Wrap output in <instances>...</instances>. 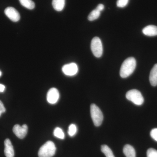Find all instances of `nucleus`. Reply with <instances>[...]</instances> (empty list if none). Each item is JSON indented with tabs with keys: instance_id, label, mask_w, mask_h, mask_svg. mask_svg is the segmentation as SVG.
Wrapping results in <instances>:
<instances>
[{
	"instance_id": "5701e85b",
	"label": "nucleus",
	"mask_w": 157,
	"mask_h": 157,
	"mask_svg": "<svg viewBox=\"0 0 157 157\" xmlns=\"http://www.w3.org/2000/svg\"><path fill=\"white\" fill-rule=\"evenodd\" d=\"M6 109L3 104L2 102L0 101V117L2 115V113L6 112Z\"/></svg>"
},
{
	"instance_id": "20e7f679",
	"label": "nucleus",
	"mask_w": 157,
	"mask_h": 157,
	"mask_svg": "<svg viewBox=\"0 0 157 157\" xmlns=\"http://www.w3.org/2000/svg\"><path fill=\"white\" fill-rule=\"evenodd\" d=\"M127 99L132 101L136 105H141L144 102V99L141 93L137 90H132L128 91L126 94Z\"/></svg>"
},
{
	"instance_id": "a878e982",
	"label": "nucleus",
	"mask_w": 157,
	"mask_h": 157,
	"mask_svg": "<svg viewBox=\"0 0 157 157\" xmlns=\"http://www.w3.org/2000/svg\"><path fill=\"white\" fill-rule=\"evenodd\" d=\"M2 72H1V71H0V77H1V76H2Z\"/></svg>"
},
{
	"instance_id": "dca6fc26",
	"label": "nucleus",
	"mask_w": 157,
	"mask_h": 157,
	"mask_svg": "<svg viewBox=\"0 0 157 157\" xmlns=\"http://www.w3.org/2000/svg\"><path fill=\"white\" fill-rule=\"evenodd\" d=\"M101 151L105 155L106 157H115L111 149L107 145H102L101 147Z\"/></svg>"
},
{
	"instance_id": "2eb2a0df",
	"label": "nucleus",
	"mask_w": 157,
	"mask_h": 157,
	"mask_svg": "<svg viewBox=\"0 0 157 157\" xmlns=\"http://www.w3.org/2000/svg\"><path fill=\"white\" fill-rule=\"evenodd\" d=\"M21 4L26 9L32 10L35 7V3L32 0H19Z\"/></svg>"
},
{
	"instance_id": "ddd939ff",
	"label": "nucleus",
	"mask_w": 157,
	"mask_h": 157,
	"mask_svg": "<svg viewBox=\"0 0 157 157\" xmlns=\"http://www.w3.org/2000/svg\"><path fill=\"white\" fill-rule=\"evenodd\" d=\"M123 152L126 157H136L135 149L129 144H126L124 146Z\"/></svg>"
},
{
	"instance_id": "f8f14e48",
	"label": "nucleus",
	"mask_w": 157,
	"mask_h": 157,
	"mask_svg": "<svg viewBox=\"0 0 157 157\" xmlns=\"http://www.w3.org/2000/svg\"><path fill=\"white\" fill-rule=\"evenodd\" d=\"M149 81L152 86L157 85V64H156L151 69L150 73Z\"/></svg>"
},
{
	"instance_id": "f03ea898",
	"label": "nucleus",
	"mask_w": 157,
	"mask_h": 157,
	"mask_svg": "<svg viewBox=\"0 0 157 157\" xmlns=\"http://www.w3.org/2000/svg\"><path fill=\"white\" fill-rule=\"evenodd\" d=\"M56 151V147L52 141H48L39 149L38 155L39 157H52Z\"/></svg>"
},
{
	"instance_id": "423d86ee",
	"label": "nucleus",
	"mask_w": 157,
	"mask_h": 157,
	"mask_svg": "<svg viewBox=\"0 0 157 157\" xmlns=\"http://www.w3.org/2000/svg\"><path fill=\"white\" fill-rule=\"evenodd\" d=\"M62 71L64 74L67 76H74L78 72V66L75 63H70L63 66L62 68Z\"/></svg>"
},
{
	"instance_id": "6e6552de",
	"label": "nucleus",
	"mask_w": 157,
	"mask_h": 157,
	"mask_svg": "<svg viewBox=\"0 0 157 157\" xmlns=\"http://www.w3.org/2000/svg\"><path fill=\"white\" fill-rule=\"evenodd\" d=\"M5 13L6 16L14 22H17L20 19L19 12L13 7H9L6 8L5 10Z\"/></svg>"
},
{
	"instance_id": "9d476101",
	"label": "nucleus",
	"mask_w": 157,
	"mask_h": 157,
	"mask_svg": "<svg viewBox=\"0 0 157 157\" xmlns=\"http://www.w3.org/2000/svg\"><path fill=\"white\" fill-rule=\"evenodd\" d=\"M5 155L6 157H14V150L11 140L9 139H6L5 140Z\"/></svg>"
},
{
	"instance_id": "4be33fe9",
	"label": "nucleus",
	"mask_w": 157,
	"mask_h": 157,
	"mask_svg": "<svg viewBox=\"0 0 157 157\" xmlns=\"http://www.w3.org/2000/svg\"><path fill=\"white\" fill-rule=\"evenodd\" d=\"M150 135L154 140L157 141V128L153 129L151 132Z\"/></svg>"
},
{
	"instance_id": "1a4fd4ad",
	"label": "nucleus",
	"mask_w": 157,
	"mask_h": 157,
	"mask_svg": "<svg viewBox=\"0 0 157 157\" xmlns=\"http://www.w3.org/2000/svg\"><path fill=\"white\" fill-rule=\"evenodd\" d=\"M59 98V91L55 88H51L47 94V100L50 104H55L58 101Z\"/></svg>"
},
{
	"instance_id": "f257e3e1",
	"label": "nucleus",
	"mask_w": 157,
	"mask_h": 157,
	"mask_svg": "<svg viewBox=\"0 0 157 157\" xmlns=\"http://www.w3.org/2000/svg\"><path fill=\"white\" fill-rule=\"evenodd\" d=\"M136 67V61L135 58L129 57L125 60L121 67L120 74L122 78L128 77L135 71Z\"/></svg>"
},
{
	"instance_id": "4468645a",
	"label": "nucleus",
	"mask_w": 157,
	"mask_h": 157,
	"mask_svg": "<svg viewBox=\"0 0 157 157\" xmlns=\"http://www.w3.org/2000/svg\"><path fill=\"white\" fill-rule=\"evenodd\" d=\"M66 0H52V5L56 11H60L63 9Z\"/></svg>"
},
{
	"instance_id": "aec40b11",
	"label": "nucleus",
	"mask_w": 157,
	"mask_h": 157,
	"mask_svg": "<svg viewBox=\"0 0 157 157\" xmlns=\"http://www.w3.org/2000/svg\"><path fill=\"white\" fill-rule=\"evenodd\" d=\"M147 157H157V150L152 148L147 150Z\"/></svg>"
},
{
	"instance_id": "39448f33",
	"label": "nucleus",
	"mask_w": 157,
	"mask_h": 157,
	"mask_svg": "<svg viewBox=\"0 0 157 157\" xmlns=\"http://www.w3.org/2000/svg\"><path fill=\"white\" fill-rule=\"evenodd\" d=\"M91 49L93 54L96 57L100 58L102 56L103 52V45L100 38L98 37L93 38L91 43Z\"/></svg>"
},
{
	"instance_id": "b1692460",
	"label": "nucleus",
	"mask_w": 157,
	"mask_h": 157,
	"mask_svg": "<svg viewBox=\"0 0 157 157\" xmlns=\"http://www.w3.org/2000/svg\"><path fill=\"white\" fill-rule=\"evenodd\" d=\"M96 9H97V10H98V11L101 12V11L104 10V6L103 5V4H99V5H98V6H97Z\"/></svg>"
},
{
	"instance_id": "6ab92c4d",
	"label": "nucleus",
	"mask_w": 157,
	"mask_h": 157,
	"mask_svg": "<svg viewBox=\"0 0 157 157\" xmlns=\"http://www.w3.org/2000/svg\"><path fill=\"white\" fill-rule=\"evenodd\" d=\"M77 131V127L76 125L74 124H71L69 126L68 133L70 137H73L76 135Z\"/></svg>"
},
{
	"instance_id": "9b49d317",
	"label": "nucleus",
	"mask_w": 157,
	"mask_h": 157,
	"mask_svg": "<svg viewBox=\"0 0 157 157\" xmlns=\"http://www.w3.org/2000/svg\"><path fill=\"white\" fill-rule=\"evenodd\" d=\"M143 33L148 36H157V26L149 25L145 27L142 30Z\"/></svg>"
},
{
	"instance_id": "393cba45",
	"label": "nucleus",
	"mask_w": 157,
	"mask_h": 157,
	"mask_svg": "<svg viewBox=\"0 0 157 157\" xmlns=\"http://www.w3.org/2000/svg\"><path fill=\"white\" fill-rule=\"evenodd\" d=\"M6 87L4 85L0 84V93L3 92L5 91Z\"/></svg>"
},
{
	"instance_id": "0eeeda50",
	"label": "nucleus",
	"mask_w": 157,
	"mask_h": 157,
	"mask_svg": "<svg viewBox=\"0 0 157 157\" xmlns=\"http://www.w3.org/2000/svg\"><path fill=\"white\" fill-rule=\"evenodd\" d=\"M27 125L23 124L22 126L16 124L13 128V132L15 135L20 139H23L25 137L28 132Z\"/></svg>"
},
{
	"instance_id": "7ed1b4c3",
	"label": "nucleus",
	"mask_w": 157,
	"mask_h": 157,
	"mask_svg": "<svg viewBox=\"0 0 157 157\" xmlns=\"http://www.w3.org/2000/svg\"><path fill=\"white\" fill-rule=\"evenodd\" d=\"M90 114L94 125L96 127L100 126L104 119V116L101 109L96 104L91 105Z\"/></svg>"
},
{
	"instance_id": "a211bd4d",
	"label": "nucleus",
	"mask_w": 157,
	"mask_h": 157,
	"mask_svg": "<svg viewBox=\"0 0 157 157\" xmlns=\"http://www.w3.org/2000/svg\"><path fill=\"white\" fill-rule=\"evenodd\" d=\"M54 135L56 137L61 139H63L65 138V134L61 128L57 127L55 129L53 132Z\"/></svg>"
},
{
	"instance_id": "412c9836",
	"label": "nucleus",
	"mask_w": 157,
	"mask_h": 157,
	"mask_svg": "<svg viewBox=\"0 0 157 157\" xmlns=\"http://www.w3.org/2000/svg\"><path fill=\"white\" fill-rule=\"evenodd\" d=\"M129 0H117V6L119 8H124L128 5Z\"/></svg>"
},
{
	"instance_id": "f3484780",
	"label": "nucleus",
	"mask_w": 157,
	"mask_h": 157,
	"mask_svg": "<svg viewBox=\"0 0 157 157\" xmlns=\"http://www.w3.org/2000/svg\"><path fill=\"white\" fill-rule=\"evenodd\" d=\"M101 12L97 9L93 10L88 15V19L90 21H93L98 19L101 15Z\"/></svg>"
}]
</instances>
